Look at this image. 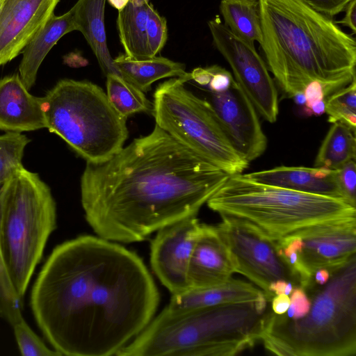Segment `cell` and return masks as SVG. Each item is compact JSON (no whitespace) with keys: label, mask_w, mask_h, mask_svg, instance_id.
<instances>
[{"label":"cell","mask_w":356,"mask_h":356,"mask_svg":"<svg viewBox=\"0 0 356 356\" xmlns=\"http://www.w3.org/2000/svg\"><path fill=\"white\" fill-rule=\"evenodd\" d=\"M59 0H0V65L19 54L54 14Z\"/></svg>","instance_id":"obj_15"},{"label":"cell","mask_w":356,"mask_h":356,"mask_svg":"<svg viewBox=\"0 0 356 356\" xmlns=\"http://www.w3.org/2000/svg\"><path fill=\"white\" fill-rule=\"evenodd\" d=\"M259 43L268 70L293 98L312 81L325 98L355 79L356 41L302 0H258Z\"/></svg>","instance_id":"obj_3"},{"label":"cell","mask_w":356,"mask_h":356,"mask_svg":"<svg viewBox=\"0 0 356 356\" xmlns=\"http://www.w3.org/2000/svg\"><path fill=\"white\" fill-rule=\"evenodd\" d=\"M295 285L289 281L284 280H277L271 282L268 286L269 297L271 300L273 297L279 294L290 296Z\"/></svg>","instance_id":"obj_36"},{"label":"cell","mask_w":356,"mask_h":356,"mask_svg":"<svg viewBox=\"0 0 356 356\" xmlns=\"http://www.w3.org/2000/svg\"><path fill=\"white\" fill-rule=\"evenodd\" d=\"M73 31H76V26L72 8L60 16L53 14L24 48L19 75L29 90L47 54L63 35Z\"/></svg>","instance_id":"obj_20"},{"label":"cell","mask_w":356,"mask_h":356,"mask_svg":"<svg viewBox=\"0 0 356 356\" xmlns=\"http://www.w3.org/2000/svg\"><path fill=\"white\" fill-rule=\"evenodd\" d=\"M229 176L155 124L108 159L86 162L81 201L98 236L140 242L197 216Z\"/></svg>","instance_id":"obj_2"},{"label":"cell","mask_w":356,"mask_h":356,"mask_svg":"<svg viewBox=\"0 0 356 356\" xmlns=\"http://www.w3.org/2000/svg\"><path fill=\"white\" fill-rule=\"evenodd\" d=\"M220 216L245 220L277 240L311 225L356 218V207L348 201L229 176L208 200Z\"/></svg>","instance_id":"obj_6"},{"label":"cell","mask_w":356,"mask_h":356,"mask_svg":"<svg viewBox=\"0 0 356 356\" xmlns=\"http://www.w3.org/2000/svg\"><path fill=\"white\" fill-rule=\"evenodd\" d=\"M221 218L216 226L229 250L236 273L256 284L268 302V286L273 281L284 280L296 286L277 254L275 239L245 220L226 216Z\"/></svg>","instance_id":"obj_10"},{"label":"cell","mask_w":356,"mask_h":356,"mask_svg":"<svg viewBox=\"0 0 356 356\" xmlns=\"http://www.w3.org/2000/svg\"><path fill=\"white\" fill-rule=\"evenodd\" d=\"M117 26L125 54L136 59L155 56L168 38L166 19L149 0H129L118 11Z\"/></svg>","instance_id":"obj_16"},{"label":"cell","mask_w":356,"mask_h":356,"mask_svg":"<svg viewBox=\"0 0 356 356\" xmlns=\"http://www.w3.org/2000/svg\"><path fill=\"white\" fill-rule=\"evenodd\" d=\"M106 95L113 108L123 118L140 112L153 113V103L137 87L121 76H106Z\"/></svg>","instance_id":"obj_26"},{"label":"cell","mask_w":356,"mask_h":356,"mask_svg":"<svg viewBox=\"0 0 356 356\" xmlns=\"http://www.w3.org/2000/svg\"><path fill=\"white\" fill-rule=\"evenodd\" d=\"M234 273L231 254L217 226L201 223L188 266L190 289L225 283Z\"/></svg>","instance_id":"obj_17"},{"label":"cell","mask_w":356,"mask_h":356,"mask_svg":"<svg viewBox=\"0 0 356 356\" xmlns=\"http://www.w3.org/2000/svg\"><path fill=\"white\" fill-rule=\"evenodd\" d=\"M301 257L313 276L318 268L332 272L344 265L356 252V218L316 224L300 229Z\"/></svg>","instance_id":"obj_14"},{"label":"cell","mask_w":356,"mask_h":356,"mask_svg":"<svg viewBox=\"0 0 356 356\" xmlns=\"http://www.w3.org/2000/svg\"><path fill=\"white\" fill-rule=\"evenodd\" d=\"M220 12L224 24L236 37L254 46L261 41L258 0H220Z\"/></svg>","instance_id":"obj_24"},{"label":"cell","mask_w":356,"mask_h":356,"mask_svg":"<svg viewBox=\"0 0 356 356\" xmlns=\"http://www.w3.org/2000/svg\"><path fill=\"white\" fill-rule=\"evenodd\" d=\"M270 302L273 312L281 315L286 312L290 305V298L286 294H279L274 296Z\"/></svg>","instance_id":"obj_38"},{"label":"cell","mask_w":356,"mask_h":356,"mask_svg":"<svg viewBox=\"0 0 356 356\" xmlns=\"http://www.w3.org/2000/svg\"><path fill=\"white\" fill-rule=\"evenodd\" d=\"M330 273L326 268H318L313 275V282L317 285L322 286L329 280Z\"/></svg>","instance_id":"obj_39"},{"label":"cell","mask_w":356,"mask_h":356,"mask_svg":"<svg viewBox=\"0 0 356 356\" xmlns=\"http://www.w3.org/2000/svg\"><path fill=\"white\" fill-rule=\"evenodd\" d=\"M43 99L46 128L86 162H103L123 147L129 135L127 118L113 108L99 86L65 79Z\"/></svg>","instance_id":"obj_8"},{"label":"cell","mask_w":356,"mask_h":356,"mask_svg":"<svg viewBox=\"0 0 356 356\" xmlns=\"http://www.w3.org/2000/svg\"><path fill=\"white\" fill-rule=\"evenodd\" d=\"M337 179L346 199L356 207V163L351 160L337 169Z\"/></svg>","instance_id":"obj_32"},{"label":"cell","mask_w":356,"mask_h":356,"mask_svg":"<svg viewBox=\"0 0 356 356\" xmlns=\"http://www.w3.org/2000/svg\"><path fill=\"white\" fill-rule=\"evenodd\" d=\"M188 78H172L154 94L156 124L227 175L241 174L249 162L234 149L214 110L186 88Z\"/></svg>","instance_id":"obj_9"},{"label":"cell","mask_w":356,"mask_h":356,"mask_svg":"<svg viewBox=\"0 0 356 356\" xmlns=\"http://www.w3.org/2000/svg\"><path fill=\"white\" fill-rule=\"evenodd\" d=\"M345 15L342 19L336 22L348 27L353 31V33H356V0H351L346 6Z\"/></svg>","instance_id":"obj_37"},{"label":"cell","mask_w":356,"mask_h":356,"mask_svg":"<svg viewBox=\"0 0 356 356\" xmlns=\"http://www.w3.org/2000/svg\"><path fill=\"white\" fill-rule=\"evenodd\" d=\"M109 4L116 8L118 11L123 9L129 0H106Z\"/></svg>","instance_id":"obj_40"},{"label":"cell","mask_w":356,"mask_h":356,"mask_svg":"<svg viewBox=\"0 0 356 356\" xmlns=\"http://www.w3.org/2000/svg\"><path fill=\"white\" fill-rule=\"evenodd\" d=\"M264 293L250 283L234 278L225 283L198 289H190L172 295L165 307L170 312H182L218 305L252 301Z\"/></svg>","instance_id":"obj_21"},{"label":"cell","mask_w":356,"mask_h":356,"mask_svg":"<svg viewBox=\"0 0 356 356\" xmlns=\"http://www.w3.org/2000/svg\"><path fill=\"white\" fill-rule=\"evenodd\" d=\"M311 305L290 320L269 309L261 338L278 355L354 356L356 353V255L307 290Z\"/></svg>","instance_id":"obj_5"},{"label":"cell","mask_w":356,"mask_h":356,"mask_svg":"<svg viewBox=\"0 0 356 356\" xmlns=\"http://www.w3.org/2000/svg\"><path fill=\"white\" fill-rule=\"evenodd\" d=\"M160 296L143 259L98 236L57 245L31 293L37 325L67 356L116 355L154 318Z\"/></svg>","instance_id":"obj_1"},{"label":"cell","mask_w":356,"mask_h":356,"mask_svg":"<svg viewBox=\"0 0 356 356\" xmlns=\"http://www.w3.org/2000/svg\"><path fill=\"white\" fill-rule=\"evenodd\" d=\"M30 140L21 133L0 136V187L24 168L22 158Z\"/></svg>","instance_id":"obj_27"},{"label":"cell","mask_w":356,"mask_h":356,"mask_svg":"<svg viewBox=\"0 0 356 356\" xmlns=\"http://www.w3.org/2000/svg\"><path fill=\"white\" fill-rule=\"evenodd\" d=\"M294 101L297 104L304 105L305 103V97L303 93L296 95L294 97Z\"/></svg>","instance_id":"obj_41"},{"label":"cell","mask_w":356,"mask_h":356,"mask_svg":"<svg viewBox=\"0 0 356 356\" xmlns=\"http://www.w3.org/2000/svg\"><path fill=\"white\" fill-rule=\"evenodd\" d=\"M355 130L335 122L327 132L316 156L314 167L337 170L356 157Z\"/></svg>","instance_id":"obj_25"},{"label":"cell","mask_w":356,"mask_h":356,"mask_svg":"<svg viewBox=\"0 0 356 356\" xmlns=\"http://www.w3.org/2000/svg\"><path fill=\"white\" fill-rule=\"evenodd\" d=\"M303 94L305 97L304 109L305 113L314 104L325 100V94L323 86L317 82L309 83L304 89Z\"/></svg>","instance_id":"obj_35"},{"label":"cell","mask_w":356,"mask_h":356,"mask_svg":"<svg viewBox=\"0 0 356 356\" xmlns=\"http://www.w3.org/2000/svg\"><path fill=\"white\" fill-rule=\"evenodd\" d=\"M207 24L213 44L229 63L236 82L257 113L268 122H275L279 113L277 90L266 63L254 46L234 35L218 17Z\"/></svg>","instance_id":"obj_11"},{"label":"cell","mask_w":356,"mask_h":356,"mask_svg":"<svg viewBox=\"0 0 356 356\" xmlns=\"http://www.w3.org/2000/svg\"><path fill=\"white\" fill-rule=\"evenodd\" d=\"M22 300L10 280L0 248V316L11 326L23 318Z\"/></svg>","instance_id":"obj_29"},{"label":"cell","mask_w":356,"mask_h":356,"mask_svg":"<svg viewBox=\"0 0 356 356\" xmlns=\"http://www.w3.org/2000/svg\"><path fill=\"white\" fill-rule=\"evenodd\" d=\"M242 175L264 184L348 201L339 186L336 170L280 166Z\"/></svg>","instance_id":"obj_19"},{"label":"cell","mask_w":356,"mask_h":356,"mask_svg":"<svg viewBox=\"0 0 356 356\" xmlns=\"http://www.w3.org/2000/svg\"><path fill=\"white\" fill-rule=\"evenodd\" d=\"M106 1L78 0L72 9L76 31L83 35L104 74L120 75L107 46L104 24Z\"/></svg>","instance_id":"obj_22"},{"label":"cell","mask_w":356,"mask_h":356,"mask_svg":"<svg viewBox=\"0 0 356 356\" xmlns=\"http://www.w3.org/2000/svg\"><path fill=\"white\" fill-rule=\"evenodd\" d=\"M113 63L120 75L143 92L149 91L154 82L163 78L191 79V73L186 72L184 63L161 56L136 59L120 54L113 58Z\"/></svg>","instance_id":"obj_23"},{"label":"cell","mask_w":356,"mask_h":356,"mask_svg":"<svg viewBox=\"0 0 356 356\" xmlns=\"http://www.w3.org/2000/svg\"><path fill=\"white\" fill-rule=\"evenodd\" d=\"M21 355L24 356H58L59 353L49 348L22 318L12 325Z\"/></svg>","instance_id":"obj_30"},{"label":"cell","mask_w":356,"mask_h":356,"mask_svg":"<svg viewBox=\"0 0 356 356\" xmlns=\"http://www.w3.org/2000/svg\"><path fill=\"white\" fill-rule=\"evenodd\" d=\"M191 78L202 86H208L210 92L224 91L234 81L229 72L217 65L195 68L191 72Z\"/></svg>","instance_id":"obj_31"},{"label":"cell","mask_w":356,"mask_h":356,"mask_svg":"<svg viewBox=\"0 0 356 356\" xmlns=\"http://www.w3.org/2000/svg\"><path fill=\"white\" fill-rule=\"evenodd\" d=\"M201 223L190 216L161 227L150 245L154 274L172 295L190 289L188 270Z\"/></svg>","instance_id":"obj_12"},{"label":"cell","mask_w":356,"mask_h":356,"mask_svg":"<svg viewBox=\"0 0 356 356\" xmlns=\"http://www.w3.org/2000/svg\"><path fill=\"white\" fill-rule=\"evenodd\" d=\"M208 102L241 157L250 163L263 154L267 138L254 106L235 80L224 91L210 92Z\"/></svg>","instance_id":"obj_13"},{"label":"cell","mask_w":356,"mask_h":356,"mask_svg":"<svg viewBox=\"0 0 356 356\" xmlns=\"http://www.w3.org/2000/svg\"><path fill=\"white\" fill-rule=\"evenodd\" d=\"M316 11L332 18L344 10L351 0H302Z\"/></svg>","instance_id":"obj_34"},{"label":"cell","mask_w":356,"mask_h":356,"mask_svg":"<svg viewBox=\"0 0 356 356\" xmlns=\"http://www.w3.org/2000/svg\"><path fill=\"white\" fill-rule=\"evenodd\" d=\"M56 227V202L38 174L24 168L0 187V248L22 299Z\"/></svg>","instance_id":"obj_7"},{"label":"cell","mask_w":356,"mask_h":356,"mask_svg":"<svg viewBox=\"0 0 356 356\" xmlns=\"http://www.w3.org/2000/svg\"><path fill=\"white\" fill-rule=\"evenodd\" d=\"M289 298V307L286 312L282 315L290 320H296L304 316L311 305L310 299L305 290L300 286H295Z\"/></svg>","instance_id":"obj_33"},{"label":"cell","mask_w":356,"mask_h":356,"mask_svg":"<svg viewBox=\"0 0 356 356\" xmlns=\"http://www.w3.org/2000/svg\"><path fill=\"white\" fill-rule=\"evenodd\" d=\"M268 301L258 299L182 312L165 308L117 356H232L261 341Z\"/></svg>","instance_id":"obj_4"},{"label":"cell","mask_w":356,"mask_h":356,"mask_svg":"<svg viewBox=\"0 0 356 356\" xmlns=\"http://www.w3.org/2000/svg\"><path fill=\"white\" fill-rule=\"evenodd\" d=\"M46 128L43 97L32 95L18 74L0 80V129L31 131Z\"/></svg>","instance_id":"obj_18"},{"label":"cell","mask_w":356,"mask_h":356,"mask_svg":"<svg viewBox=\"0 0 356 356\" xmlns=\"http://www.w3.org/2000/svg\"><path fill=\"white\" fill-rule=\"evenodd\" d=\"M353 80L330 95L325 100V113L331 123L341 122L355 130L356 82Z\"/></svg>","instance_id":"obj_28"}]
</instances>
